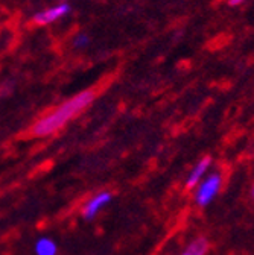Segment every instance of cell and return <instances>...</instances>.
I'll list each match as a JSON object with an SVG mask.
<instances>
[{
  "mask_svg": "<svg viewBox=\"0 0 254 255\" xmlns=\"http://www.w3.org/2000/svg\"><path fill=\"white\" fill-rule=\"evenodd\" d=\"M94 98H96V91L93 88L84 90L72 96L70 99L61 102L58 107L52 108L49 113H46L37 122H34V125L29 129V135L34 138H46L53 135L70 120L78 117L84 110H87L93 104Z\"/></svg>",
  "mask_w": 254,
  "mask_h": 255,
  "instance_id": "1",
  "label": "cell"
},
{
  "mask_svg": "<svg viewBox=\"0 0 254 255\" xmlns=\"http://www.w3.org/2000/svg\"><path fill=\"white\" fill-rule=\"evenodd\" d=\"M70 12H72L70 3L61 2V3L47 6V8L40 9L38 12H35L34 17H32V21L37 26H49V24H53V23L62 20V18H66Z\"/></svg>",
  "mask_w": 254,
  "mask_h": 255,
  "instance_id": "2",
  "label": "cell"
},
{
  "mask_svg": "<svg viewBox=\"0 0 254 255\" xmlns=\"http://www.w3.org/2000/svg\"><path fill=\"white\" fill-rule=\"evenodd\" d=\"M219 188H221V176L218 173L209 175L204 181L198 184L197 193H195V202L200 207L209 205L216 198Z\"/></svg>",
  "mask_w": 254,
  "mask_h": 255,
  "instance_id": "3",
  "label": "cell"
},
{
  "mask_svg": "<svg viewBox=\"0 0 254 255\" xmlns=\"http://www.w3.org/2000/svg\"><path fill=\"white\" fill-rule=\"evenodd\" d=\"M113 199V193L108 190H102V191H98L96 195H93L84 205H82V210H81V214L85 220H93L96 217Z\"/></svg>",
  "mask_w": 254,
  "mask_h": 255,
  "instance_id": "4",
  "label": "cell"
},
{
  "mask_svg": "<svg viewBox=\"0 0 254 255\" xmlns=\"http://www.w3.org/2000/svg\"><path fill=\"white\" fill-rule=\"evenodd\" d=\"M210 164H212L210 156H204L200 163H197V166L192 169V172L189 173V178H187V182H186L187 188H194L201 182V179L206 175V172L209 170Z\"/></svg>",
  "mask_w": 254,
  "mask_h": 255,
  "instance_id": "5",
  "label": "cell"
},
{
  "mask_svg": "<svg viewBox=\"0 0 254 255\" xmlns=\"http://www.w3.org/2000/svg\"><path fill=\"white\" fill-rule=\"evenodd\" d=\"M35 255H56L58 254V245L50 237H40L34 245Z\"/></svg>",
  "mask_w": 254,
  "mask_h": 255,
  "instance_id": "6",
  "label": "cell"
},
{
  "mask_svg": "<svg viewBox=\"0 0 254 255\" xmlns=\"http://www.w3.org/2000/svg\"><path fill=\"white\" fill-rule=\"evenodd\" d=\"M209 251V242L204 237H198L189 243V246L181 252V255H206Z\"/></svg>",
  "mask_w": 254,
  "mask_h": 255,
  "instance_id": "7",
  "label": "cell"
},
{
  "mask_svg": "<svg viewBox=\"0 0 254 255\" xmlns=\"http://www.w3.org/2000/svg\"><path fill=\"white\" fill-rule=\"evenodd\" d=\"M72 44L76 49H85L90 44V37L87 34H76L72 40Z\"/></svg>",
  "mask_w": 254,
  "mask_h": 255,
  "instance_id": "8",
  "label": "cell"
},
{
  "mask_svg": "<svg viewBox=\"0 0 254 255\" xmlns=\"http://www.w3.org/2000/svg\"><path fill=\"white\" fill-rule=\"evenodd\" d=\"M244 2H245V0H229V5L230 6H238V5H241Z\"/></svg>",
  "mask_w": 254,
  "mask_h": 255,
  "instance_id": "9",
  "label": "cell"
},
{
  "mask_svg": "<svg viewBox=\"0 0 254 255\" xmlns=\"http://www.w3.org/2000/svg\"><path fill=\"white\" fill-rule=\"evenodd\" d=\"M253 196H254V185H253Z\"/></svg>",
  "mask_w": 254,
  "mask_h": 255,
  "instance_id": "10",
  "label": "cell"
}]
</instances>
